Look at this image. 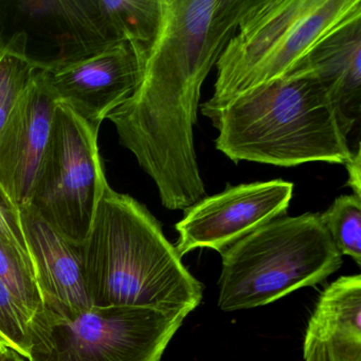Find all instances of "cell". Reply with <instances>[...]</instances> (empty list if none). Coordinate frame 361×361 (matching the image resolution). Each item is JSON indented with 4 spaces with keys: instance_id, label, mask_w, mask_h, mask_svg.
<instances>
[{
    "instance_id": "cell-1",
    "label": "cell",
    "mask_w": 361,
    "mask_h": 361,
    "mask_svg": "<svg viewBox=\"0 0 361 361\" xmlns=\"http://www.w3.org/2000/svg\"><path fill=\"white\" fill-rule=\"evenodd\" d=\"M253 3L161 0V25L140 80L107 117L169 210H188L206 196L194 143L200 92Z\"/></svg>"
},
{
    "instance_id": "cell-2",
    "label": "cell",
    "mask_w": 361,
    "mask_h": 361,
    "mask_svg": "<svg viewBox=\"0 0 361 361\" xmlns=\"http://www.w3.org/2000/svg\"><path fill=\"white\" fill-rule=\"evenodd\" d=\"M84 283L94 307L151 308L187 317L202 285L185 267L147 207L107 187L81 246Z\"/></svg>"
},
{
    "instance_id": "cell-3",
    "label": "cell",
    "mask_w": 361,
    "mask_h": 361,
    "mask_svg": "<svg viewBox=\"0 0 361 361\" xmlns=\"http://www.w3.org/2000/svg\"><path fill=\"white\" fill-rule=\"evenodd\" d=\"M211 121L215 147L235 164H345L353 153L326 88L307 71H289L242 92Z\"/></svg>"
},
{
    "instance_id": "cell-4",
    "label": "cell",
    "mask_w": 361,
    "mask_h": 361,
    "mask_svg": "<svg viewBox=\"0 0 361 361\" xmlns=\"http://www.w3.org/2000/svg\"><path fill=\"white\" fill-rule=\"evenodd\" d=\"M361 10V0H255L217 60L212 119L238 94L287 73L329 31Z\"/></svg>"
},
{
    "instance_id": "cell-5",
    "label": "cell",
    "mask_w": 361,
    "mask_h": 361,
    "mask_svg": "<svg viewBox=\"0 0 361 361\" xmlns=\"http://www.w3.org/2000/svg\"><path fill=\"white\" fill-rule=\"evenodd\" d=\"M217 305L224 312L272 303L339 269L342 255L320 214L281 216L226 249Z\"/></svg>"
},
{
    "instance_id": "cell-6",
    "label": "cell",
    "mask_w": 361,
    "mask_h": 361,
    "mask_svg": "<svg viewBox=\"0 0 361 361\" xmlns=\"http://www.w3.org/2000/svg\"><path fill=\"white\" fill-rule=\"evenodd\" d=\"M185 317L151 308L94 307L31 319L28 361H160Z\"/></svg>"
},
{
    "instance_id": "cell-7",
    "label": "cell",
    "mask_w": 361,
    "mask_h": 361,
    "mask_svg": "<svg viewBox=\"0 0 361 361\" xmlns=\"http://www.w3.org/2000/svg\"><path fill=\"white\" fill-rule=\"evenodd\" d=\"M99 128L58 103L49 141L27 207L75 246L87 238L109 187L98 147Z\"/></svg>"
},
{
    "instance_id": "cell-8",
    "label": "cell",
    "mask_w": 361,
    "mask_h": 361,
    "mask_svg": "<svg viewBox=\"0 0 361 361\" xmlns=\"http://www.w3.org/2000/svg\"><path fill=\"white\" fill-rule=\"evenodd\" d=\"M24 56L37 71H56L106 49L85 0L0 1V48Z\"/></svg>"
},
{
    "instance_id": "cell-9",
    "label": "cell",
    "mask_w": 361,
    "mask_h": 361,
    "mask_svg": "<svg viewBox=\"0 0 361 361\" xmlns=\"http://www.w3.org/2000/svg\"><path fill=\"white\" fill-rule=\"evenodd\" d=\"M293 194V183L274 179L204 196L176 224L179 236L175 248L181 257L198 248L223 253L257 228L284 216Z\"/></svg>"
},
{
    "instance_id": "cell-10",
    "label": "cell",
    "mask_w": 361,
    "mask_h": 361,
    "mask_svg": "<svg viewBox=\"0 0 361 361\" xmlns=\"http://www.w3.org/2000/svg\"><path fill=\"white\" fill-rule=\"evenodd\" d=\"M143 59L145 54L130 44H118L44 73L58 103L100 128L134 92L142 73Z\"/></svg>"
},
{
    "instance_id": "cell-11",
    "label": "cell",
    "mask_w": 361,
    "mask_h": 361,
    "mask_svg": "<svg viewBox=\"0 0 361 361\" xmlns=\"http://www.w3.org/2000/svg\"><path fill=\"white\" fill-rule=\"evenodd\" d=\"M56 105L45 73L37 71L0 133V189L18 209L28 204Z\"/></svg>"
},
{
    "instance_id": "cell-12",
    "label": "cell",
    "mask_w": 361,
    "mask_h": 361,
    "mask_svg": "<svg viewBox=\"0 0 361 361\" xmlns=\"http://www.w3.org/2000/svg\"><path fill=\"white\" fill-rule=\"evenodd\" d=\"M20 215L44 310L73 317L92 308L84 283L81 246L63 238L29 207L20 208Z\"/></svg>"
},
{
    "instance_id": "cell-13",
    "label": "cell",
    "mask_w": 361,
    "mask_h": 361,
    "mask_svg": "<svg viewBox=\"0 0 361 361\" xmlns=\"http://www.w3.org/2000/svg\"><path fill=\"white\" fill-rule=\"evenodd\" d=\"M289 71H307L318 78L348 137L360 120L361 10L321 37Z\"/></svg>"
},
{
    "instance_id": "cell-14",
    "label": "cell",
    "mask_w": 361,
    "mask_h": 361,
    "mask_svg": "<svg viewBox=\"0 0 361 361\" xmlns=\"http://www.w3.org/2000/svg\"><path fill=\"white\" fill-rule=\"evenodd\" d=\"M304 361H361V276H341L319 297L304 339Z\"/></svg>"
},
{
    "instance_id": "cell-15",
    "label": "cell",
    "mask_w": 361,
    "mask_h": 361,
    "mask_svg": "<svg viewBox=\"0 0 361 361\" xmlns=\"http://www.w3.org/2000/svg\"><path fill=\"white\" fill-rule=\"evenodd\" d=\"M94 27L106 46L130 44L145 54L161 25V0H85Z\"/></svg>"
},
{
    "instance_id": "cell-16",
    "label": "cell",
    "mask_w": 361,
    "mask_h": 361,
    "mask_svg": "<svg viewBox=\"0 0 361 361\" xmlns=\"http://www.w3.org/2000/svg\"><path fill=\"white\" fill-rule=\"evenodd\" d=\"M0 282L9 289L31 319L44 310L43 297L30 257L1 234Z\"/></svg>"
},
{
    "instance_id": "cell-17",
    "label": "cell",
    "mask_w": 361,
    "mask_h": 361,
    "mask_svg": "<svg viewBox=\"0 0 361 361\" xmlns=\"http://www.w3.org/2000/svg\"><path fill=\"white\" fill-rule=\"evenodd\" d=\"M320 216L338 251L360 266L361 197L339 196Z\"/></svg>"
},
{
    "instance_id": "cell-18",
    "label": "cell",
    "mask_w": 361,
    "mask_h": 361,
    "mask_svg": "<svg viewBox=\"0 0 361 361\" xmlns=\"http://www.w3.org/2000/svg\"><path fill=\"white\" fill-rule=\"evenodd\" d=\"M37 71L22 54L8 47L0 48V133Z\"/></svg>"
},
{
    "instance_id": "cell-19",
    "label": "cell",
    "mask_w": 361,
    "mask_h": 361,
    "mask_svg": "<svg viewBox=\"0 0 361 361\" xmlns=\"http://www.w3.org/2000/svg\"><path fill=\"white\" fill-rule=\"evenodd\" d=\"M31 317L0 282V341L28 359L30 352Z\"/></svg>"
},
{
    "instance_id": "cell-20",
    "label": "cell",
    "mask_w": 361,
    "mask_h": 361,
    "mask_svg": "<svg viewBox=\"0 0 361 361\" xmlns=\"http://www.w3.org/2000/svg\"><path fill=\"white\" fill-rule=\"evenodd\" d=\"M0 234L29 255L20 224V209L0 189Z\"/></svg>"
},
{
    "instance_id": "cell-21",
    "label": "cell",
    "mask_w": 361,
    "mask_h": 361,
    "mask_svg": "<svg viewBox=\"0 0 361 361\" xmlns=\"http://www.w3.org/2000/svg\"><path fill=\"white\" fill-rule=\"evenodd\" d=\"M345 166L348 173V185L352 188L354 195L361 197V153L359 145L357 151L352 153L350 159L345 162Z\"/></svg>"
},
{
    "instance_id": "cell-22",
    "label": "cell",
    "mask_w": 361,
    "mask_h": 361,
    "mask_svg": "<svg viewBox=\"0 0 361 361\" xmlns=\"http://www.w3.org/2000/svg\"><path fill=\"white\" fill-rule=\"evenodd\" d=\"M4 361H26L24 357L20 356L18 353L8 348L7 354H6L5 360Z\"/></svg>"
},
{
    "instance_id": "cell-23",
    "label": "cell",
    "mask_w": 361,
    "mask_h": 361,
    "mask_svg": "<svg viewBox=\"0 0 361 361\" xmlns=\"http://www.w3.org/2000/svg\"><path fill=\"white\" fill-rule=\"evenodd\" d=\"M8 348L0 341V361L5 360L6 354H7Z\"/></svg>"
}]
</instances>
